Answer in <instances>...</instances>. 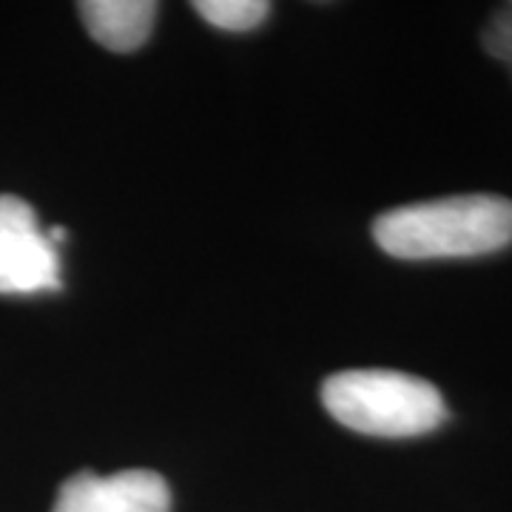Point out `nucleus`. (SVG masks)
I'll use <instances>...</instances> for the list:
<instances>
[{
    "mask_svg": "<svg viewBox=\"0 0 512 512\" xmlns=\"http://www.w3.org/2000/svg\"><path fill=\"white\" fill-rule=\"evenodd\" d=\"M484 49H487L495 60L507 63L512 72V6L501 9V12L490 20V26L484 29Z\"/></svg>",
    "mask_w": 512,
    "mask_h": 512,
    "instance_id": "obj_7",
    "label": "nucleus"
},
{
    "mask_svg": "<svg viewBox=\"0 0 512 512\" xmlns=\"http://www.w3.org/2000/svg\"><path fill=\"white\" fill-rule=\"evenodd\" d=\"M333 419L379 439H413L447 419L439 387L399 370H342L322 384Z\"/></svg>",
    "mask_w": 512,
    "mask_h": 512,
    "instance_id": "obj_2",
    "label": "nucleus"
},
{
    "mask_svg": "<svg viewBox=\"0 0 512 512\" xmlns=\"http://www.w3.org/2000/svg\"><path fill=\"white\" fill-rule=\"evenodd\" d=\"M373 239L396 259H467L512 245V202L495 194H458L384 211Z\"/></svg>",
    "mask_w": 512,
    "mask_h": 512,
    "instance_id": "obj_1",
    "label": "nucleus"
},
{
    "mask_svg": "<svg viewBox=\"0 0 512 512\" xmlns=\"http://www.w3.org/2000/svg\"><path fill=\"white\" fill-rule=\"evenodd\" d=\"M171 490L151 470H123L114 476L77 473L57 493L52 512H168Z\"/></svg>",
    "mask_w": 512,
    "mask_h": 512,
    "instance_id": "obj_4",
    "label": "nucleus"
},
{
    "mask_svg": "<svg viewBox=\"0 0 512 512\" xmlns=\"http://www.w3.org/2000/svg\"><path fill=\"white\" fill-rule=\"evenodd\" d=\"M57 288L60 256L35 208L15 194H0V293L23 296Z\"/></svg>",
    "mask_w": 512,
    "mask_h": 512,
    "instance_id": "obj_3",
    "label": "nucleus"
},
{
    "mask_svg": "<svg viewBox=\"0 0 512 512\" xmlns=\"http://www.w3.org/2000/svg\"><path fill=\"white\" fill-rule=\"evenodd\" d=\"M77 9L92 40L117 55L140 49L157 20L154 0H83Z\"/></svg>",
    "mask_w": 512,
    "mask_h": 512,
    "instance_id": "obj_5",
    "label": "nucleus"
},
{
    "mask_svg": "<svg viewBox=\"0 0 512 512\" xmlns=\"http://www.w3.org/2000/svg\"><path fill=\"white\" fill-rule=\"evenodd\" d=\"M197 15L222 32H251L265 23L271 3L265 0H197Z\"/></svg>",
    "mask_w": 512,
    "mask_h": 512,
    "instance_id": "obj_6",
    "label": "nucleus"
}]
</instances>
